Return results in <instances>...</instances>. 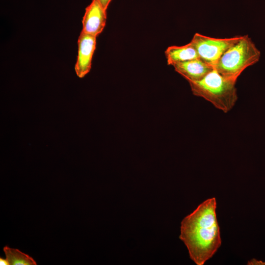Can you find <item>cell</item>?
<instances>
[{
  "instance_id": "10",
  "label": "cell",
  "mask_w": 265,
  "mask_h": 265,
  "mask_svg": "<svg viewBox=\"0 0 265 265\" xmlns=\"http://www.w3.org/2000/svg\"><path fill=\"white\" fill-rule=\"evenodd\" d=\"M101 6L106 10L107 9V7L111 2V0H96Z\"/></svg>"
},
{
  "instance_id": "1",
  "label": "cell",
  "mask_w": 265,
  "mask_h": 265,
  "mask_svg": "<svg viewBox=\"0 0 265 265\" xmlns=\"http://www.w3.org/2000/svg\"><path fill=\"white\" fill-rule=\"evenodd\" d=\"M216 208V199H208L181 222L179 238L197 265H203L211 258L221 244Z\"/></svg>"
},
{
  "instance_id": "6",
  "label": "cell",
  "mask_w": 265,
  "mask_h": 265,
  "mask_svg": "<svg viewBox=\"0 0 265 265\" xmlns=\"http://www.w3.org/2000/svg\"><path fill=\"white\" fill-rule=\"evenodd\" d=\"M106 19V10L96 0H92L85 9L82 31L97 37L104 29Z\"/></svg>"
},
{
  "instance_id": "12",
  "label": "cell",
  "mask_w": 265,
  "mask_h": 265,
  "mask_svg": "<svg viewBox=\"0 0 265 265\" xmlns=\"http://www.w3.org/2000/svg\"><path fill=\"white\" fill-rule=\"evenodd\" d=\"M0 265H9V264L6 259L5 260L1 258H0Z\"/></svg>"
},
{
  "instance_id": "11",
  "label": "cell",
  "mask_w": 265,
  "mask_h": 265,
  "mask_svg": "<svg viewBox=\"0 0 265 265\" xmlns=\"http://www.w3.org/2000/svg\"><path fill=\"white\" fill-rule=\"evenodd\" d=\"M247 265H265V263L257 261L256 259H252L248 262Z\"/></svg>"
},
{
  "instance_id": "4",
  "label": "cell",
  "mask_w": 265,
  "mask_h": 265,
  "mask_svg": "<svg viewBox=\"0 0 265 265\" xmlns=\"http://www.w3.org/2000/svg\"><path fill=\"white\" fill-rule=\"evenodd\" d=\"M241 36L217 38L195 33L190 42L196 49L199 58L214 67L223 53L239 41Z\"/></svg>"
},
{
  "instance_id": "2",
  "label": "cell",
  "mask_w": 265,
  "mask_h": 265,
  "mask_svg": "<svg viewBox=\"0 0 265 265\" xmlns=\"http://www.w3.org/2000/svg\"><path fill=\"white\" fill-rule=\"evenodd\" d=\"M236 81L220 74L214 68L200 80L188 83L194 95L204 98L217 109L227 113L238 99Z\"/></svg>"
},
{
  "instance_id": "9",
  "label": "cell",
  "mask_w": 265,
  "mask_h": 265,
  "mask_svg": "<svg viewBox=\"0 0 265 265\" xmlns=\"http://www.w3.org/2000/svg\"><path fill=\"white\" fill-rule=\"evenodd\" d=\"M6 259L9 265H36L34 260L18 249L12 248L7 246L3 247Z\"/></svg>"
},
{
  "instance_id": "3",
  "label": "cell",
  "mask_w": 265,
  "mask_h": 265,
  "mask_svg": "<svg viewBox=\"0 0 265 265\" xmlns=\"http://www.w3.org/2000/svg\"><path fill=\"white\" fill-rule=\"evenodd\" d=\"M260 51L248 35L230 47L220 56L214 68L223 76L237 80L247 67L259 61Z\"/></svg>"
},
{
  "instance_id": "8",
  "label": "cell",
  "mask_w": 265,
  "mask_h": 265,
  "mask_svg": "<svg viewBox=\"0 0 265 265\" xmlns=\"http://www.w3.org/2000/svg\"><path fill=\"white\" fill-rule=\"evenodd\" d=\"M167 63L169 65L199 58L198 54L190 42L182 46H172L165 51Z\"/></svg>"
},
{
  "instance_id": "5",
  "label": "cell",
  "mask_w": 265,
  "mask_h": 265,
  "mask_svg": "<svg viewBox=\"0 0 265 265\" xmlns=\"http://www.w3.org/2000/svg\"><path fill=\"white\" fill-rule=\"evenodd\" d=\"M96 36L81 30L78 39V55L75 69L79 78L89 72L92 57L96 49Z\"/></svg>"
},
{
  "instance_id": "7",
  "label": "cell",
  "mask_w": 265,
  "mask_h": 265,
  "mask_svg": "<svg viewBox=\"0 0 265 265\" xmlns=\"http://www.w3.org/2000/svg\"><path fill=\"white\" fill-rule=\"evenodd\" d=\"M172 66L188 82L200 80L214 69L213 66L200 58L177 63Z\"/></svg>"
}]
</instances>
